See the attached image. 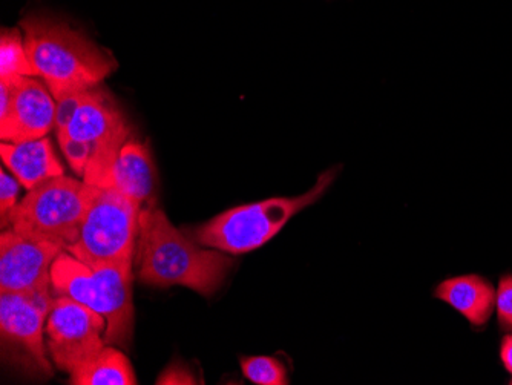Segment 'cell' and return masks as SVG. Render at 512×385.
Returning a JSON list of instances; mask_svg holds the SVG:
<instances>
[{
    "mask_svg": "<svg viewBox=\"0 0 512 385\" xmlns=\"http://www.w3.org/2000/svg\"><path fill=\"white\" fill-rule=\"evenodd\" d=\"M198 244L178 231L155 203L146 206L140 215L138 278L151 286L188 287L212 297L234 261L217 249H203Z\"/></svg>",
    "mask_w": 512,
    "mask_h": 385,
    "instance_id": "obj_1",
    "label": "cell"
},
{
    "mask_svg": "<svg viewBox=\"0 0 512 385\" xmlns=\"http://www.w3.org/2000/svg\"><path fill=\"white\" fill-rule=\"evenodd\" d=\"M28 57L54 99L102 85L117 60L91 37L62 20L28 16L20 22Z\"/></svg>",
    "mask_w": 512,
    "mask_h": 385,
    "instance_id": "obj_2",
    "label": "cell"
},
{
    "mask_svg": "<svg viewBox=\"0 0 512 385\" xmlns=\"http://www.w3.org/2000/svg\"><path fill=\"white\" fill-rule=\"evenodd\" d=\"M51 283L54 297L73 298L103 315L108 346H129L134 329L132 261L92 269L60 252L51 267Z\"/></svg>",
    "mask_w": 512,
    "mask_h": 385,
    "instance_id": "obj_3",
    "label": "cell"
},
{
    "mask_svg": "<svg viewBox=\"0 0 512 385\" xmlns=\"http://www.w3.org/2000/svg\"><path fill=\"white\" fill-rule=\"evenodd\" d=\"M56 102L60 149L80 177L92 155L119 148L132 134L119 103L102 85L66 94Z\"/></svg>",
    "mask_w": 512,
    "mask_h": 385,
    "instance_id": "obj_4",
    "label": "cell"
},
{
    "mask_svg": "<svg viewBox=\"0 0 512 385\" xmlns=\"http://www.w3.org/2000/svg\"><path fill=\"white\" fill-rule=\"evenodd\" d=\"M338 168L321 174L316 185L299 197H276L238 206L217 215L195 229L194 240L201 246L214 247L227 254L241 255L255 251L272 240L293 215L309 208L330 188Z\"/></svg>",
    "mask_w": 512,
    "mask_h": 385,
    "instance_id": "obj_5",
    "label": "cell"
},
{
    "mask_svg": "<svg viewBox=\"0 0 512 385\" xmlns=\"http://www.w3.org/2000/svg\"><path fill=\"white\" fill-rule=\"evenodd\" d=\"M97 191V186L66 175L43 181L17 203L11 212V229L66 251L79 240Z\"/></svg>",
    "mask_w": 512,
    "mask_h": 385,
    "instance_id": "obj_6",
    "label": "cell"
},
{
    "mask_svg": "<svg viewBox=\"0 0 512 385\" xmlns=\"http://www.w3.org/2000/svg\"><path fill=\"white\" fill-rule=\"evenodd\" d=\"M142 211V206L119 191L99 188L83 221L79 240L66 252L92 269L132 261Z\"/></svg>",
    "mask_w": 512,
    "mask_h": 385,
    "instance_id": "obj_7",
    "label": "cell"
},
{
    "mask_svg": "<svg viewBox=\"0 0 512 385\" xmlns=\"http://www.w3.org/2000/svg\"><path fill=\"white\" fill-rule=\"evenodd\" d=\"M54 293L0 292V332L5 358L31 378L48 379L53 367L46 358V318Z\"/></svg>",
    "mask_w": 512,
    "mask_h": 385,
    "instance_id": "obj_8",
    "label": "cell"
},
{
    "mask_svg": "<svg viewBox=\"0 0 512 385\" xmlns=\"http://www.w3.org/2000/svg\"><path fill=\"white\" fill-rule=\"evenodd\" d=\"M106 320L96 310L68 297L54 298L46 318V347L54 364L71 373L106 346Z\"/></svg>",
    "mask_w": 512,
    "mask_h": 385,
    "instance_id": "obj_9",
    "label": "cell"
},
{
    "mask_svg": "<svg viewBox=\"0 0 512 385\" xmlns=\"http://www.w3.org/2000/svg\"><path fill=\"white\" fill-rule=\"evenodd\" d=\"M57 102L36 77H0V139L22 143L56 128Z\"/></svg>",
    "mask_w": 512,
    "mask_h": 385,
    "instance_id": "obj_10",
    "label": "cell"
},
{
    "mask_svg": "<svg viewBox=\"0 0 512 385\" xmlns=\"http://www.w3.org/2000/svg\"><path fill=\"white\" fill-rule=\"evenodd\" d=\"M63 247L10 229L0 237V292H51V267Z\"/></svg>",
    "mask_w": 512,
    "mask_h": 385,
    "instance_id": "obj_11",
    "label": "cell"
},
{
    "mask_svg": "<svg viewBox=\"0 0 512 385\" xmlns=\"http://www.w3.org/2000/svg\"><path fill=\"white\" fill-rule=\"evenodd\" d=\"M157 171L148 145L129 135L115 157L103 188H112L131 198L142 208L155 203Z\"/></svg>",
    "mask_w": 512,
    "mask_h": 385,
    "instance_id": "obj_12",
    "label": "cell"
},
{
    "mask_svg": "<svg viewBox=\"0 0 512 385\" xmlns=\"http://www.w3.org/2000/svg\"><path fill=\"white\" fill-rule=\"evenodd\" d=\"M2 162L28 191L43 181L65 174L48 137L22 143H2Z\"/></svg>",
    "mask_w": 512,
    "mask_h": 385,
    "instance_id": "obj_13",
    "label": "cell"
},
{
    "mask_svg": "<svg viewBox=\"0 0 512 385\" xmlns=\"http://www.w3.org/2000/svg\"><path fill=\"white\" fill-rule=\"evenodd\" d=\"M436 298L462 313L474 327L485 326L496 306V290L493 284L477 275L444 281L437 286Z\"/></svg>",
    "mask_w": 512,
    "mask_h": 385,
    "instance_id": "obj_14",
    "label": "cell"
},
{
    "mask_svg": "<svg viewBox=\"0 0 512 385\" xmlns=\"http://www.w3.org/2000/svg\"><path fill=\"white\" fill-rule=\"evenodd\" d=\"M73 385H135L134 367L125 353L106 344L94 358L69 373Z\"/></svg>",
    "mask_w": 512,
    "mask_h": 385,
    "instance_id": "obj_15",
    "label": "cell"
},
{
    "mask_svg": "<svg viewBox=\"0 0 512 385\" xmlns=\"http://www.w3.org/2000/svg\"><path fill=\"white\" fill-rule=\"evenodd\" d=\"M0 77H37L31 65L23 33L19 28H4L0 36Z\"/></svg>",
    "mask_w": 512,
    "mask_h": 385,
    "instance_id": "obj_16",
    "label": "cell"
},
{
    "mask_svg": "<svg viewBox=\"0 0 512 385\" xmlns=\"http://www.w3.org/2000/svg\"><path fill=\"white\" fill-rule=\"evenodd\" d=\"M241 369L244 376L255 384L260 385H287L286 367L283 362L272 356H249L241 359Z\"/></svg>",
    "mask_w": 512,
    "mask_h": 385,
    "instance_id": "obj_17",
    "label": "cell"
},
{
    "mask_svg": "<svg viewBox=\"0 0 512 385\" xmlns=\"http://www.w3.org/2000/svg\"><path fill=\"white\" fill-rule=\"evenodd\" d=\"M19 189L20 181L14 180L2 169L0 171V218H2V228L4 229L11 224V212L17 206Z\"/></svg>",
    "mask_w": 512,
    "mask_h": 385,
    "instance_id": "obj_18",
    "label": "cell"
},
{
    "mask_svg": "<svg viewBox=\"0 0 512 385\" xmlns=\"http://www.w3.org/2000/svg\"><path fill=\"white\" fill-rule=\"evenodd\" d=\"M499 323L506 332H512V275H505L500 280L496 295Z\"/></svg>",
    "mask_w": 512,
    "mask_h": 385,
    "instance_id": "obj_19",
    "label": "cell"
},
{
    "mask_svg": "<svg viewBox=\"0 0 512 385\" xmlns=\"http://www.w3.org/2000/svg\"><path fill=\"white\" fill-rule=\"evenodd\" d=\"M158 385H192L200 384L195 378L194 373L183 366L181 362H174L165 372L161 373L157 379Z\"/></svg>",
    "mask_w": 512,
    "mask_h": 385,
    "instance_id": "obj_20",
    "label": "cell"
},
{
    "mask_svg": "<svg viewBox=\"0 0 512 385\" xmlns=\"http://www.w3.org/2000/svg\"><path fill=\"white\" fill-rule=\"evenodd\" d=\"M500 358H502L503 366L512 375V333L506 335L500 347Z\"/></svg>",
    "mask_w": 512,
    "mask_h": 385,
    "instance_id": "obj_21",
    "label": "cell"
}]
</instances>
